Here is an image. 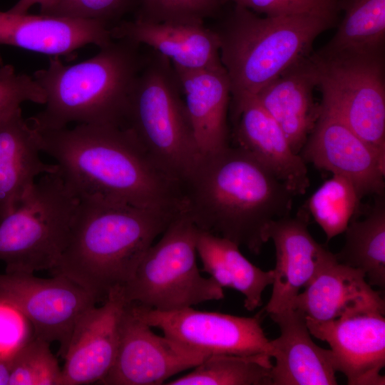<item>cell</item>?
Listing matches in <instances>:
<instances>
[{
	"label": "cell",
	"mask_w": 385,
	"mask_h": 385,
	"mask_svg": "<svg viewBox=\"0 0 385 385\" xmlns=\"http://www.w3.org/2000/svg\"><path fill=\"white\" fill-rule=\"evenodd\" d=\"M280 335L270 340L272 385H336L330 349L312 340L304 317L289 307L268 314Z\"/></svg>",
	"instance_id": "20"
},
{
	"label": "cell",
	"mask_w": 385,
	"mask_h": 385,
	"mask_svg": "<svg viewBox=\"0 0 385 385\" xmlns=\"http://www.w3.org/2000/svg\"><path fill=\"white\" fill-rule=\"evenodd\" d=\"M182 209L200 229L258 255L269 224L290 215L293 197L265 165L235 146L200 159L180 185Z\"/></svg>",
	"instance_id": "2"
},
{
	"label": "cell",
	"mask_w": 385,
	"mask_h": 385,
	"mask_svg": "<svg viewBox=\"0 0 385 385\" xmlns=\"http://www.w3.org/2000/svg\"><path fill=\"white\" fill-rule=\"evenodd\" d=\"M140 45L113 39L93 57L65 66L58 56L34 74L46 96L44 109L28 119L39 132L69 123L123 126L128 98L145 58Z\"/></svg>",
	"instance_id": "5"
},
{
	"label": "cell",
	"mask_w": 385,
	"mask_h": 385,
	"mask_svg": "<svg viewBox=\"0 0 385 385\" xmlns=\"http://www.w3.org/2000/svg\"><path fill=\"white\" fill-rule=\"evenodd\" d=\"M78 200L58 173L36 182L0 221V260L6 272L51 270L67 242Z\"/></svg>",
	"instance_id": "9"
},
{
	"label": "cell",
	"mask_w": 385,
	"mask_h": 385,
	"mask_svg": "<svg viewBox=\"0 0 385 385\" xmlns=\"http://www.w3.org/2000/svg\"><path fill=\"white\" fill-rule=\"evenodd\" d=\"M14 353L0 355V385L9 384Z\"/></svg>",
	"instance_id": "37"
},
{
	"label": "cell",
	"mask_w": 385,
	"mask_h": 385,
	"mask_svg": "<svg viewBox=\"0 0 385 385\" xmlns=\"http://www.w3.org/2000/svg\"><path fill=\"white\" fill-rule=\"evenodd\" d=\"M40 133L42 152L56 160L58 173L78 198L168 212L182 208L180 187L157 168L128 128L81 123Z\"/></svg>",
	"instance_id": "1"
},
{
	"label": "cell",
	"mask_w": 385,
	"mask_h": 385,
	"mask_svg": "<svg viewBox=\"0 0 385 385\" xmlns=\"http://www.w3.org/2000/svg\"><path fill=\"white\" fill-rule=\"evenodd\" d=\"M179 211L79 197L64 249L49 272L68 278L103 302L128 280Z\"/></svg>",
	"instance_id": "3"
},
{
	"label": "cell",
	"mask_w": 385,
	"mask_h": 385,
	"mask_svg": "<svg viewBox=\"0 0 385 385\" xmlns=\"http://www.w3.org/2000/svg\"><path fill=\"white\" fill-rule=\"evenodd\" d=\"M41 133L22 115L21 108L0 120V221L11 213L39 175L58 171L40 158Z\"/></svg>",
	"instance_id": "22"
},
{
	"label": "cell",
	"mask_w": 385,
	"mask_h": 385,
	"mask_svg": "<svg viewBox=\"0 0 385 385\" xmlns=\"http://www.w3.org/2000/svg\"><path fill=\"white\" fill-rule=\"evenodd\" d=\"M113 39L148 46L173 66L195 70L221 65L219 41L205 24L123 21L111 28Z\"/></svg>",
	"instance_id": "23"
},
{
	"label": "cell",
	"mask_w": 385,
	"mask_h": 385,
	"mask_svg": "<svg viewBox=\"0 0 385 385\" xmlns=\"http://www.w3.org/2000/svg\"><path fill=\"white\" fill-rule=\"evenodd\" d=\"M289 307L307 320L327 322L347 314L381 311L384 299L366 281L364 272L335 260L326 265Z\"/></svg>",
	"instance_id": "19"
},
{
	"label": "cell",
	"mask_w": 385,
	"mask_h": 385,
	"mask_svg": "<svg viewBox=\"0 0 385 385\" xmlns=\"http://www.w3.org/2000/svg\"><path fill=\"white\" fill-rule=\"evenodd\" d=\"M234 242L199 229L196 249L202 271L208 273L220 287L240 292L244 306L253 311L262 304V293L273 282L272 270L264 271L253 265Z\"/></svg>",
	"instance_id": "25"
},
{
	"label": "cell",
	"mask_w": 385,
	"mask_h": 385,
	"mask_svg": "<svg viewBox=\"0 0 385 385\" xmlns=\"http://www.w3.org/2000/svg\"><path fill=\"white\" fill-rule=\"evenodd\" d=\"M132 313L150 327L192 349L210 355H267L272 347L261 325L260 314L252 317L216 312L197 311L192 307L160 311L126 303Z\"/></svg>",
	"instance_id": "10"
},
{
	"label": "cell",
	"mask_w": 385,
	"mask_h": 385,
	"mask_svg": "<svg viewBox=\"0 0 385 385\" xmlns=\"http://www.w3.org/2000/svg\"><path fill=\"white\" fill-rule=\"evenodd\" d=\"M375 196L364 219H351L344 231L345 243L335 257L339 262L362 270L371 286L384 288L385 197Z\"/></svg>",
	"instance_id": "26"
},
{
	"label": "cell",
	"mask_w": 385,
	"mask_h": 385,
	"mask_svg": "<svg viewBox=\"0 0 385 385\" xmlns=\"http://www.w3.org/2000/svg\"><path fill=\"white\" fill-rule=\"evenodd\" d=\"M56 0H19L9 11L15 14L27 13L29 9L34 4H38L41 6V13L45 11L52 6Z\"/></svg>",
	"instance_id": "36"
},
{
	"label": "cell",
	"mask_w": 385,
	"mask_h": 385,
	"mask_svg": "<svg viewBox=\"0 0 385 385\" xmlns=\"http://www.w3.org/2000/svg\"><path fill=\"white\" fill-rule=\"evenodd\" d=\"M43 339L34 337L14 354L9 385H61V369Z\"/></svg>",
	"instance_id": "30"
},
{
	"label": "cell",
	"mask_w": 385,
	"mask_h": 385,
	"mask_svg": "<svg viewBox=\"0 0 385 385\" xmlns=\"http://www.w3.org/2000/svg\"><path fill=\"white\" fill-rule=\"evenodd\" d=\"M299 153L305 163L349 179L360 200L384 194L385 163L340 118L322 106Z\"/></svg>",
	"instance_id": "14"
},
{
	"label": "cell",
	"mask_w": 385,
	"mask_h": 385,
	"mask_svg": "<svg viewBox=\"0 0 385 385\" xmlns=\"http://www.w3.org/2000/svg\"><path fill=\"white\" fill-rule=\"evenodd\" d=\"M267 16L304 12L337 4L339 0H222Z\"/></svg>",
	"instance_id": "35"
},
{
	"label": "cell",
	"mask_w": 385,
	"mask_h": 385,
	"mask_svg": "<svg viewBox=\"0 0 385 385\" xmlns=\"http://www.w3.org/2000/svg\"><path fill=\"white\" fill-rule=\"evenodd\" d=\"M125 304L119 287L102 306L95 305L78 317L63 356L61 385L98 384L107 374L116 356Z\"/></svg>",
	"instance_id": "16"
},
{
	"label": "cell",
	"mask_w": 385,
	"mask_h": 385,
	"mask_svg": "<svg viewBox=\"0 0 385 385\" xmlns=\"http://www.w3.org/2000/svg\"><path fill=\"white\" fill-rule=\"evenodd\" d=\"M360 200L349 179L333 174L309 197L305 207L323 230L329 242L344 232L359 210Z\"/></svg>",
	"instance_id": "29"
},
{
	"label": "cell",
	"mask_w": 385,
	"mask_h": 385,
	"mask_svg": "<svg viewBox=\"0 0 385 385\" xmlns=\"http://www.w3.org/2000/svg\"><path fill=\"white\" fill-rule=\"evenodd\" d=\"M138 0H56L41 14L81 19H93L108 24L119 19L136 8Z\"/></svg>",
	"instance_id": "32"
},
{
	"label": "cell",
	"mask_w": 385,
	"mask_h": 385,
	"mask_svg": "<svg viewBox=\"0 0 385 385\" xmlns=\"http://www.w3.org/2000/svg\"><path fill=\"white\" fill-rule=\"evenodd\" d=\"M199 228L181 209L120 287L125 303L172 311L224 298L223 288L197 265Z\"/></svg>",
	"instance_id": "7"
},
{
	"label": "cell",
	"mask_w": 385,
	"mask_h": 385,
	"mask_svg": "<svg viewBox=\"0 0 385 385\" xmlns=\"http://www.w3.org/2000/svg\"><path fill=\"white\" fill-rule=\"evenodd\" d=\"M309 219V213L303 207L294 216L272 221L265 230V239L272 240L276 252L272 294L264 309L267 314L289 307L319 271L337 260L334 254L311 235Z\"/></svg>",
	"instance_id": "15"
},
{
	"label": "cell",
	"mask_w": 385,
	"mask_h": 385,
	"mask_svg": "<svg viewBox=\"0 0 385 385\" xmlns=\"http://www.w3.org/2000/svg\"><path fill=\"white\" fill-rule=\"evenodd\" d=\"M306 320L311 335L330 346L335 371L349 385H384L385 318L381 311L347 314L327 322Z\"/></svg>",
	"instance_id": "13"
},
{
	"label": "cell",
	"mask_w": 385,
	"mask_h": 385,
	"mask_svg": "<svg viewBox=\"0 0 385 385\" xmlns=\"http://www.w3.org/2000/svg\"><path fill=\"white\" fill-rule=\"evenodd\" d=\"M322 108L340 118L385 163L384 50L311 54Z\"/></svg>",
	"instance_id": "8"
},
{
	"label": "cell",
	"mask_w": 385,
	"mask_h": 385,
	"mask_svg": "<svg viewBox=\"0 0 385 385\" xmlns=\"http://www.w3.org/2000/svg\"><path fill=\"white\" fill-rule=\"evenodd\" d=\"M173 67L202 155L230 146L227 113L231 92L222 65L195 70Z\"/></svg>",
	"instance_id": "24"
},
{
	"label": "cell",
	"mask_w": 385,
	"mask_h": 385,
	"mask_svg": "<svg viewBox=\"0 0 385 385\" xmlns=\"http://www.w3.org/2000/svg\"><path fill=\"white\" fill-rule=\"evenodd\" d=\"M315 88V68L310 54L254 96L280 127L297 154L304 147L321 112V105L314 98Z\"/></svg>",
	"instance_id": "21"
},
{
	"label": "cell",
	"mask_w": 385,
	"mask_h": 385,
	"mask_svg": "<svg viewBox=\"0 0 385 385\" xmlns=\"http://www.w3.org/2000/svg\"><path fill=\"white\" fill-rule=\"evenodd\" d=\"M0 299L21 311L31 322L36 337L59 344L63 358L78 317L98 302L68 278H40L34 273L0 274Z\"/></svg>",
	"instance_id": "11"
},
{
	"label": "cell",
	"mask_w": 385,
	"mask_h": 385,
	"mask_svg": "<svg viewBox=\"0 0 385 385\" xmlns=\"http://www.w3.org/2000/svg\"><path fill=\"white\" fill-rule=\"evenodd\" d=\"M35 337L26 316L11 303L0 299V355L14 353Z\"/></svg>",
	"instance_id": "34"
},
{
	"label": "cell",
	"mask_w": 385,
	"mask_h": 385,
	"mask_svg": "<svg viewBox=\"0 0 385 385\" xmlns=\"http://www.w3.org/2000/svg\"><path fill=\"white\" fill-rule=\"evenodd\" d=\"M183 96L171 61L150 49L131 89L122 126L180 189L202 156Z\"/></svg>",
	"instance_id": "6"
},
{
	"label": "cell",
	"mask_w": 385,
	"mask_h": 385,
	"mask_svg": "<svg viewBox=\"0 0 385 385\" xmlns=\"http://www.w3.org/2000/svg\"><path fill=\"white\" fill-rule=\"evenodd\" d=\"M222 0H138L135 20L147 22L204 24L219 17Z\"/></svg>",
	"instance_id": "31"
},
{
	"label": "cell",
	"mask_w": 385,
	"mask_h": 385,
	"mask_svg": "<svg viewBox=\"0 0 385 385\" xmlns=\"http://www.w3.org/2000/svg\"><path fill=\"white\" fill-rule=\"evenodd\" d=\"M338 4L295 14L261 17L234 7L212 29L227 74L231 101L256 95L307 57L319 35L337 24Z\"/></svg>",
	"instance_id": "4"
},
{
	"label": "cell",
	"mask_w": 385,
	"mask_h": 385,
	"mask_svg": "<svg viewBox=\"0 0 385 385\" xmlns=\"http://www.w3.org/2000/svg\"><path fill=\"white\" fill-rule=\"evenodd\" d=\"M208 356L165 335H157L125 303L114 362L98 384H163L170 377L194 368Z\"/></svg>",
	"instance_id": "12"
},
{
	"label": "cell",
	"mask_w": 385,
	"mask_h": 385,
	"mask_svg": "<svg viewBox=\"0 0 385 385\" xmlns=\"http://www.w3.org/2000/svg\"><path fill=\"white\" fill-rule=\"evenodd\" d=\"M267 355H210L193 370L168 381L167 385H272Z\"/></svg>",
	"instance_id": "28"
},
{
	"label": "cell",
	"mask_w": 385,
	"mask_h": 385,
	"mask_svg": "<svg viewBox=\"0 0 385 385\" xmlns=\"http://www.w3.org/2000/svg\"><path fill=\"white\" fill-rule=\"evenodd\" d=\"M44 91L33 77L17 73L11 65L0 67V120L25 101L45 104Z\"/></svg>",
	"instance_id": "33"
},
{
	"label": "cell",
	"mask_w": 385,
	"mask_h": 385,
	"mask_svg": "<svg viewBox=\"0 0 385 385\" xmlns=\"http://www.w3.org/2000/svg\"><path fill=\"white\" fill-rule=\"evenodd\" d=\"M344 16L325 51L384 50L385 0H339Z\"/></svg>",
	"instance_id": "27"
},
{
	"label": "cell",
	"mask_w": 385,
	"mask_h": 385,
	"mask_svg": "<svg viewBox=\"0 0 385 385\" xmlns=\"http://www.w3.org/2000/svg\"><path fill=\"white\" fill-rule=\"evenodd\" d=\"M111 28L93 19L0 11V45L58 57L89 43L108 45Z\"/></svg>",
	"instance_id": "18"
},
{
	"label": "cell",
	"mask_w": 385,
	"mask_h": 385,
	"mask_svg": "<svg viewBox=\"0 0 385 385\" xmlns=\"http://www.w3.org/2000/svg\"><path fill=\"white\" fill-rule=\"evenodd\" d=\"M231 113L237 146L265 165L294 195L305 194L310 185L306 163L255 97L231 101Z\"/></svg>",
	"instance_id": "17"
}]
</instances>
